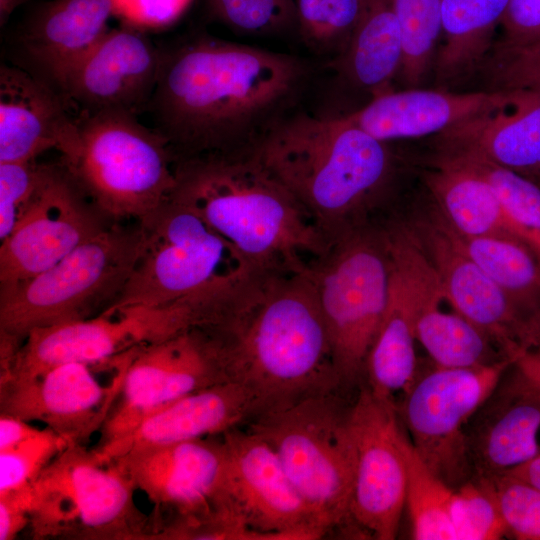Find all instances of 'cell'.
Instances as JSON below:
<instances>
[{
    "label": "cell",
    "mask_w": 540,
    "mask_h": 540,
    "mask_svg": "<svg viewBox=\"0 0 540 540\" xmlns=\"http://www.w3.org/2000/svg\"><path fill=\"white\" fill-rule=\"evenodd\" d=\"M25 491L34 539H150V518L136 506L129 478L86 446H67Z\"/></svg>",
    "instance_id": "obj_8"
},
{
    "label": "cell",
    "mask_w": 540,
    "mask_h": 540,
    "mask_svg": "<svg viewBox=\"0 0 540 540\" xmlns=\"http://www.w3.org/2000/svg\"><path fill=\"white\" fill-rule=\"evenodd\" d=\"M466 443L473 476L505 473L540 455V389L516 368L504 375L471 418Z\"/></svg>",
    "instance_id": "obj_23"
},
{
    "label": "cell",
    "mask_w": 540,
    "mask_h": 540,
    "mask_svg": "<svg viewBox=\"0 0 540 540\" xmlns=\"http://www.w3.org/2000/svg\"><path fill=\"white\" fill-rule=\"evenodd\" d=\"M308 267L250 271L199 325L217 345L228 380L250 395L254 416L345 389Z\"/></svg>",
    "instance_id": "obj_2"
},
{
    "label": "cell",
    "mask_w": 540,
    "mask_h": 540,
    "mask_svg": "<svg viewBox=\"0 0 540 540\" xmlns=\"http://www.w3.org/2000/svg\"><path fill=\"white\" fill-rule=\"evenodd\" d=\"M451 519L455 540H497L507 536L494 496L480 477L474 476L454 489Z\"/></svg>",
    "instance_id": "obj_36"
},
{
    "label": "cell",
    "mask_w": 540,
    "mask_h": 540,
    "mask_svg": "<svg viewBox=\"0 0 540 540\" xmlns=\"http://www.w3.org/2000/svg\"><path fill=\"white\" fill-rule=\"evenodd\" d=\"M514 367L540 389V353L533 350L521 352L514 361Z\"/></svg>",
    "instance_id": "obj_46"
},
{
    "label": "cell",
    "mask_w": 540,
    "mask_h": 540,
    "mask_svg": "<svg viewBox=\"0 0 540 540\" xmlns=\"http://www.w3.org/2000/svg\"><path fill=\"white\" fill-rule=\"evenodd\" d=\"M254 415V403L245 389L225 381L178 399L93 451L107 462L139 449L221 435Z\"/></svg>",
    "instance_id": "obj_24"
},
{
    "label": "cell",
    "mask_w": 540,
    "mask_h": 540,
    "mask_svg": "<svg viewBox=\"0 0 540 540\" xmlns=\"http://www.w3.org/2000/svg\"><path fill=\"white\" fill-rule=\"evenodd\" d=\"M224 468L221 503L261 540L319 539V522L272 447L238 427L221 434Z\"/></svg>",
    "instance_id": "obj_15"
},
{
    "label": "cell",
    "mask_w": 540,
    "mask_h": 540,
    "mask_svg": "<svg viewBox=\"0 0 540 540\" xmlns=\"http://www.w3.org/2000/svg\"><path fill=\"white\" fill-rule=\"evenodd\" d=\"M391 263L388 304L368 353L364 379L373 392L394 400L417 379V301L411 268L401 246L387 242Z\"/></svg>",
    "instance_id": "obj_27"
},
{
    "label": "cell",
    "mask_w": 540,
    "mask_h": 540,
    "mask_svg": "<svg viewBox=\"0 0 540 540\" xmlns=\"http://www.w3.org/2000/svg\"><path fill=\"white\" fill-rule=\"evenodd\" d=\"M134 349L123 354L118 370L107 382L96 372L101 363L80 362L1 382L0 414L42 422L70 445L86 446L101 432L116 403Z\"/></svg>",
    "instance_id": "obj_17"
},
{
    "label": "cell",
    "mask_w": 540,
    "mask_h": 540,
    "mask_svg": "<svg viewBox=\"0 0 540 540\" xmlns=\"http://www.w3.org/2000/svg\"><path fill=\"white\" fill-rule=\"evenodd\" d=\"M140 223L141 255L108 309L212 298L252 271L198 213L171 198Z\"/></svg>",
    "instance_id": "obj_9"
},
{
    "label": "cell",
    "mask_w": 540,
    "mask_h": 540,
    "mask_svg": "<svg viewBox=\"0 0 540 540\" xmlns=\"http://www.w3.org/2000/svg\"><path fill=\"white\" fill-rule=\"evenodd\" d=\"M511 91L452 92L447 89L389 90L345 115L387 143L439 135L508 101Z\"/></svg>",
    "instance_id": "obj_25"
},
{
    "label": "cell",
    "mask_w": 540,
    "mask_h": 540,
    "mask_svg": "<svg viewBox=\"0 0 540 540\" xmlns=\"http://www.w3.org/2000/svg\"><path fill=\"white\" fill-rule=\"evenodd\" d=\"M500 26L503 37L499 43L521 45L540 41V0H509Z\"/></svg>",
    "instance_id": "obj_42"
},
{
    "label": "cell",
    "mask_w": 540,
    "mask_h": 540,
    "mask_svg": "<svg viewBox=\"0 0 540 540\" xmlns=\"http://www.w3.org/2000/svg\"><path fill=\"white\" fill-rule=\"evenodd\" d=\"M533 351H536V352L540 353V338H539V341L537 343V346L533 349Z\"/></svg>",
    "instance_id": "obj_49"
},
{
    "label": "cell",
    "mask_w": 540,
    "mask_h": 540,
    "mask_svg": "<svg viewBox=\"0 0 540 540\" xmlns=\"http://www.w3.org/2000/svg\"><path fill=\"white\" fill-rule=\"evenodd\" d=\"M118 15L138 26L162 27L173 23L192 0H115Z\"/></svg>",
    "instance_id": "obj_43"
},
{
    "label": "cell",
    "mask_w": 540,
    "mask_h": 540,
    "mask_svg": "<svg viewBox=\"0 0 540 540\" xmlns=\"http://www.w3.org/2000/svg\"><path fill=\"white\" fill-rule=\"evenodd\" d=\"M509 0H441L433 71L442 89L475 75L494 46Z\"/></svg>",
    "instance_id": "obj_31"
},
{
    "label": "cell",
    "mask_w": 540,
    "mask_h": 540,
    "mask_svg": "<svg viewBox=\"0 0 540 540\" xmlns=\"http://www.w3.org/2000/svg\"><path fill=\"white\" fill-rule=\"evenodd\" d=\"M225 381L229 380L219 350L200 326L139 346L134 349L99 444L128 433L178 399Z\"/></svg>",
    "instance_id": "obj_16"
},
{
    "label": "cell",
    "mask_w": 540,
    "mask_h": 540,
    "mask_svg": "<svg viewBox=\"0 0 540 540\" xmlns=\"http://www.w3.org/2000/svg\"><path fill=\"white\" fill-rule=\"evenodd\" d=\"M414 283L417 301L416 341L435 366L471 368L511 358L492 337L472 322L457 312L449 313L441 309L443 293L426 256L415 263Z\"/></svg>",
    "instance_id": "obj_29"
},
{
    "label": "cell",
    "mask_w": 540,
    "mask_h": 540,
    "mask_svg": "<svg viewBox=\"0 0 540 540\" xmlns=\"http://www.w3.org/2000/svg\"><path fill=\"white\" fill-rule=\"evenodd\" d=\"M252 155L291 193L329 244L368 224L367 213L386 196L396 172L390 143L345 115L290 114Z\"/></svg>",
    "instance_id": "obj_3"
},
{
    "label": "cell",
    "mask_w": 540,
    "mask_h": 540,
    "mask_svg": "<svg viewBox=\"0 0 540 540\" xmlns=\"http://www.w3.org/2000/svg\"><path fill=\"white\" fill-rule=\"evenodd\" d=\"M403 61V39L393 0H363L345 49L331 63L339 75L372 97L392 90Z\"/></svg>",
    "instance_id": "obj_30"
},
{
    "label": "cell",
    "mask_w": 540,
    "mask_h": 540,
    "mask_svg": "<svg viewBox=\"0 0 540 540\" xmlns=\"http://www.w3.org/2000/svg\"><path fill=\"white\" fill-rule=\"evenodd\" d=\"M540 489V455L507 472Z\"/></svg>",
    "instance_id": "obj_47"
},
{
    "label": "cell",
    "mask_w": 540,
    "mask_h": 540,
    "mask_svg": "<svg viewBox=\"0 0 540 540\" xmlns=\"http://www.w3.org/2000/svg\"><path fill=\"white\" fill-rule=\"evenodd\" d=\"M486 91L539 90L540 41L508 45L495 42L478 72Z\"/></svg>",
    "instance_id": "obj_38"
},
{
    "label": "cell",
    "mask_w": 540,
    "mask_h": 540,
    "mask_svg": "<svg viewBox=\"0 0 540 540\" xmlns=\"http://www.w3.org/2000/svg\"><path fill=\"white\" fill-rule=\"evenodd\" d=\"M70 444L45 427L0 452V497L31 483Z\"/></svg>",
    "instance_id": "obj_40"
},
{
    "label": "cell",
    "mask_w": 540,
    "mask_h": 540,
    "mask_svg": "<svg viewBox=\"0 0 540 540\" xmlns=\"http://www.w3.org/2000/svg\"><path fill=\"white\" fill-rule=\"evenodd\" d=\"M41 171L37 160L0 162V240L12 232L32 196Z\"/></svg>",
    "instance_id": "obj_41"
},
{
    "label": "cell",
    "mask_w": 540,
    "mask_h": 540,
    "mask_svg": "<svg viewBox=\"0 0 540 540\" xmlns=\"http://www.w3.org/2000/svg\"><path fill=\"white\" fill-rule=\"evenodd\" d=\"M308 272L345 389L364 377L383 319L391 263L381 230L363 225L332 242Z\"/></svg>",
    "instance_id": "obj_10"
},
{
    "label": "cell",
    "mask_w": 540,
    "mask_h": 540,
    "mask_svg": "<svg viewBox=\"0 0 540 540\" xmlns=\"http://www.w3.org/2000/svg\"><path fill=\"white\" fill-rule=\"evenodd\" d=\"M28 1L30 0H0V26H5L12 13Z\"/></svg>",
    "instance_id": "obj_48"
},
{
    "label": "cell",
    "mask_w": 540,
    "mask_h": 540,
    "mask_svg": "<svg viewBox=\"0 0 540 540\" xmlns=\"http://www.w3.org/2000/svg\"><path fill=\"white\" fill-rule=\"evenodd\" d=\"M437 156L426 185L437 211L454 231L470 237L519 239L540 252L535 238L509 216L480 174L454 157L440 152Z\"/></svg>",
    "instance_id": "obj_28"
},
{
    "label": "cell",
    "mask_w": 540,
    "mask_h": 540,
    "mask_svg": "<svg viewBox=\"0 0 540 540\" xmlns=\"http://www.w3.org/2000/svg\"><path fill=\"white\" fill-rule=\"evenodd\" d=\"M342 391L307 396L263 411L247 429L264 439L319 522L349 520L354 448L351 404Z\"/></svg>",
    "instance_id": "obj_7"
},
{
    "label": "cell",
    "mask_w": 540,
    "mask_h": 540,
    "mask_svg": "<svg viewBox=\"0 0 540 540\" xmlns=\"http://www.w3.org/2000/svg\"><path fill=\"white\" fill-rule=\"evenodd\" d=\"M476 477L489 486L507 536L540 540V489L507 473Z\"/></svg>",
    "instance_id": "obj_39"
},
{
    "label": "cell",
    "mask_w": 540,
    "mask_h": 540,
    "mask_svg": "<svg viewBox=\"0 0 540 540\" xmlns=\"http://www.w3.org/2000/svg\"><path fill=\"white\" fill-rule=\"evenodd\" d=\"M171 199L198 213L252 270L305 269L330 244L252 155L176 161Z\"/></svg>",
    "instance_id": "obj_4"
},
{
    "label": "cell",
    "mask_w": 540,
    "mask_h": 540,
    "mask_svg": "<svg viewBox=\"0 0 540 540\" xmlns=\"http://www.w3.org/2000/svg\"><path fill=\"white\" fill-rule=\"evenodd\" d=\"M410 227L447 301L492 337L511 358L536 347L540 327L459 247L438 211Z\"/></svg>",
    "instance_id": "obj_18"
},
{
    "label": "cell",
    "mask_w": 540,
    "mask_h": 540,
    "mask_svg": "<svg viewBox=\"0 0 540 540\" xmlns=\"http://www.w3.org/2000/svg\"><path fill=\"white\" fill-rule=\"evenodd\" d=\"M514 361L471 368L435 366L403 394L398 412L408 439L427 467L454 489L473 477L467 426Z\"/></svg>",
    "instance_id": "obj_11"
},
{
    "label": "cell",
    "mask_w": 540,
    "mask_h": 540,
    "mask_svg": "<svg viewBox=\"0 0 540 540\" xmlns=\"http://www.w3.org/2000/svg\"><path fill=\"white\" fill-rule=\"evenodd\" d=\"M160 46L140 26L127 22L109 29L62 78L58 94L78 115L146 111L154 94Z\"/></svg>",
    "instance_id": "obj_19"
},
{
    "label": "cell",
    "mask_w": 540,
    "mask_h": 540,
    "mask_svg": "<svg viewBox=\"0 0 540 540\" xmlns=\"http://www.w3.org/2000/svg\"><path fill=\"white\" fill-rule=\"evenodd\" d=\"M197 322V308L190 301L107 309L92 318L40 329L35 351L45 367L104 363L190 329Z\"/></svg>",
    "instance_id": "obj_20"
},
{
    "label": "cell",
    "mask_w": 540,
    "mask_h": 540,
    "mask_svg": "<svg viewBox=\"0 0 540 540\" xmlns=\"http://www.w3.org/2000/svg\"><path fill=\"white\" fill-rule=\"evenodd\" d=\"M116 14L115 0L45 2L13 36L9 44L12 65L57 92L65 74L108 32V21Z\"/></svg>",
    "instance_id": "obj_21"
},
{
    "label": "cell",
    "mask_w": 540,
    "mask_h": 540,
    "mask_svg": "<svg viewBox=\"0 0 540 540\" xmlns=\"http://www.w3.org/2000/svg\"><path fill=\"white\" fill-rule=\"evenodd\" d=\"M210 16L230 29L253 35L297 25L295 0H207Z\"/></svg>",
    "instance_id": "obj_37"
},
{
    "label": "cell",
    "mask_w": 540,
    "mask_h": 540,
    "mask_svg": "<svg viewBox=\"0 0 540 540\" xmlns=\"http://www.w3.org/2000/svg\"><path fill=\"white\" fill-rule=\"evenodd\" d=\"M49 85L25 70L0 67V162H27L51 149L64 163L79 146L77 116Z\"/></svg>",
    "instance_id": "obj_22"
},
{
    "label": "cell",
    "mask_w": 540,
    "mask_h": 540,
    "mask_svg": "<svg viewBox=\"0 0 540 540\" xmlns=\"http://www.w3.org/2000/svg\"><path fill=\"white\" fill-rule=\"evenodd\" d=\"M210 437L144 448L111 461L154 505L150 539H183L222 506L224 452Z\"/></svg>",
    "instance_id": "obj_12"
},
{
    "label": "cell",
    "mask_w": 540,
    "mask_h": 540,
    "mask_svg": "<svg viewBox=\"0 0 540 540\" xmlns=\"http://www.w3.org/2000/svg\"><path fill=\"white\" fill-rule=\"evenodd\" d=\"M140 221L115 222L47 270L0 289V354L34 329L95 317L127 284L144 246Z\"/></svg>",
    "instance_id": "obj_5"
},
{
    "label": "cell",
    "mask_w": 540,
    "mask_h": 540,
    "mask_svg": "<svg viewBox=\"0 0 540 540\" xmlns=\"http://www.w3.org/2000/svg\"><path fill=\"white\" fill-rule=\"evenodd\" d=\"M77 122V153L60 161L111 221H140L170 199L176 157L154 127L124 111L81 114Z\"/></svg>",
    "instance_id": "obj_6"
},
{
    "label": "cell",
    "mask_w": 540,
    "mask_h": 540,
    "mask_svg": "<svg viewBox=\"0 0 540 540\" xmlns=\"http://www.w3.org/2000/svg\"><path fill=\"white\" fill-rule=\"evenodd\" d=\"M438 149L470 153L540 185V89L509 100L436 136Z\"/></svg>",
    "instance_id": "obj_26"
},
{
    "label": "cell",
    "mask_w": 540,
    "mask_h": 540,
    "mask_svg": "<svg viewBox=\"0 0 540 540\" xmlns=\"http://www.w3.org/2000/svg\"><path fill=\"white\" fill-rule=\"evenodd\" d=\"M439 152L480 174L491 185L509 216L535 238L540 248V185L537 182L470 153Z\"/></svg>",
    "instance_id": "obj_34"
},
{
    "label": "cell",
    "mask_w": 540,
    "mask_h": 540,
    "mask_svg": "<svg viewBox=\"0 0 540 540\" xmlns=\"http://www.w3.org/2000/svg\"><path fill=\"white\" fill-rule=\"evenodd\" d=\"M407 466L405 510L416 540H455L451 519L454 488L433 473L405 437Z\"/></svg>",
    "instance_id": "obj_33"
},
{
    "label": "cell",
    "mask_w": 540,
    "mask_h": 540,
    "mask_svg": "<svg viewBox=\"0 0 540 540\" xmlns=\"http://www.w3.org/2000/svg\"><path fill=\"white\" fill-rule=\"evenodd\" d=\"M113 223L61 162L41 163L36 188L0 245V289L56 264Z\"/></svg>",
    "instance_id": "obj_13"
},
{
    "label": "cell",
    "mask_w": 540,
    "mask_h": 540,
    "mask_svg": "<svg viewBox=\"0 0 540 540\" xmlns=\"http://www.w3.org/2000/svg\"><path fill=\"white\" fill-rule=\"evenodd\" d=\"M354 472L349 520L378 540L397 536L405 510L406 433L395 401L361 387L351 404Z\"/></svg>",
    "instance_id": "obj_14"
},
{
    "label": "cell",
    "mask_w": 540,
    "mask_h": 540,
    "mask_svg": "<svg viewBox=\"0 0 540 540\" xmlns=\"http://www.w3.org/2000/svg\"><path fill=\"white\" fill-rule=\"evenodd\" d=\"M160 50L147 111L176 161L252 154L291 114L311 76L299 57L207 34Z\"/></svg>",
    "instance_id": "obj_1"
},
{
    "label": "cell",
    "mask_w": 540,
    "mask_h": 540,
    "mask_svg": "<svg viewBox=\"0 0 540 540\" xmlns=\"http://www.w3.org/2000/svg\"><path fill=\"white\" fill-rule=\"evenodd\" d=\"M445 223L466 255L540 327V252L519 239L465 236Z\"/></svg>",
    "instance_id": "obj_32"
},
{
    "label": "cell",
    "mask_w": 540,
    "mask_h": 540,
    "mask_svg": "<svg viewBox=\"0 0 540 540\" xmlns=\"http://www.w3.org/2000/svg\"><path fill=\"white\" fill-rule=\"evenodd\" d=\"M301 38L319 53L345 49L360 17L363 0H295Z\"/></svg>",
    "instance_id": "obj_35"
},
{
    "label": "cell",
    "mask_w": 540,
    "mask_h": 540,
    "mask_svg": "<svg viewBox=\"0 0 540 540\" xmlns=\"http://www.w3.org/2000/svg\"><path fill=\"white\" fill-rule=\"evenodd\" d=\"M39 431L20 418L0 414V452L7 450Z\"/></svg>",
    "instance_id": "obj_45"
},
{
    "label": "cell",
    "mask_w": 540,
    "mask_h": 540,
    "mask_svg": "<svg viewBox=\"0 0 540 540\" xmlns=\"http://www.w3.org/2000/svg\"><path fill=\"white\" fill-rule=\"evenodd\" d=\"M28 523L29 503L25 487L0 497V540L14 539Z\"/></svg>",
    "instance_id": "obj_44"
}]
</instances>
